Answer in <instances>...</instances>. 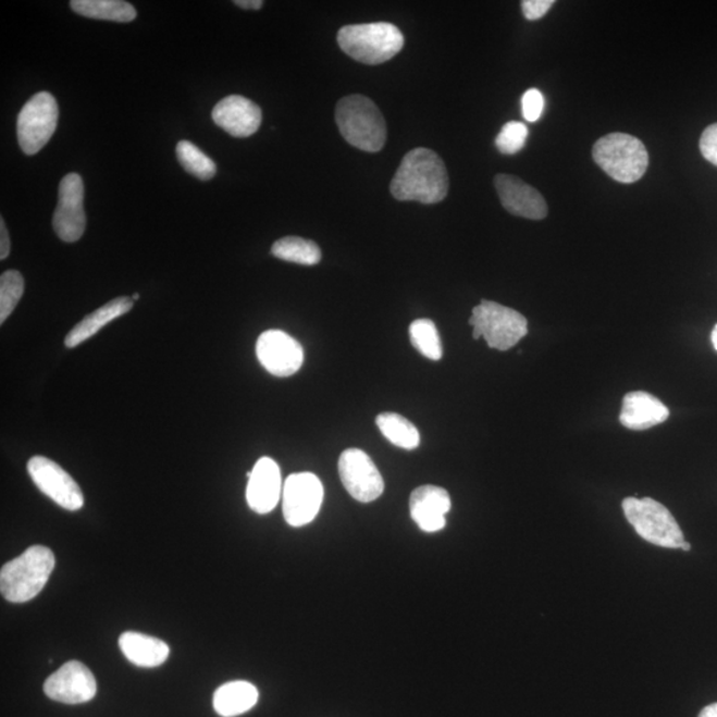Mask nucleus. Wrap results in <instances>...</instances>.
Instances as JSON below:
<instances>
[{
	"label": "nucleus",
	"mask_w": 717,
	"mask_h": 717,
	"mask_svg": "<svg viewBox=\"0 0 717 717\" xmlns=\"http://www.w3.org/2000/svg\"><path fill=\"white\" fill-rule=\"evenodd\" d=\"M448 190L449 177L444 161L427 148H416L404 156L391 183V193L399 201L437 203L447 197Z\"/></svg>",
	"instance_id": "obj_1"
},
{
	"label": "nucleus",
	"mask_w": 717,
	"mask_h": 717,
	"mask_svg": "<svg viewBox=\"0 0 717 717\" xmlns=\"http://www.w3.org/2000/svg\"><path fill=\"white\" fill-rule=\"evenodd\" d=\"M55 556L46 546L28 547L0 571V592L12 604H24L38 596L55 569Z\"/></svg>",
	"instance_id": "obj_2"
},
{
	"label": "nucleus",
	"mask_w": 717,
	"mask_h": 717,
	"mask_svg": "<svg viewBox=\"0 0 717 717\" xmlns=\"http://www.w3.org/2000/svg\"><path fill=\"white\" fill-rule=\"evenodd\" d=\"M337 128L348 144L376 153L387 141V124L375 102L361 95L346 96L335 110Z\"/></svg>",
	"instance_id": "obj_3"
},
{
	"label": "nucleus",
	"mask_w": 717,
	"mask_h": 717,
	"mask_svg": "<svg viewBox=\"0 0 717 717\" xmlns=\"http://www.w3.org/2000/svg\"><path fill=\"white\" fill-rule=\"evenodd\" d=\"M337 44L357 62L378 65L388 62L401 51L404 36L391 23L353 24L341 28Z\"/></svg>",
	"instance_id": "obj_4"
},
{
	"label": "nucleus",
	"mask_w": 717,
	"mask_h": 717,
	"mask_svg": "<svg viewBox=\"0 0 717 717\" xmlns=\"http://www.w3.org/2000/svg\"><path fill=\"white\" fill-rule=\"evenodd\" d=\"M593 159L602 171L622 184L636 183L648 168V152L644 144L620 132L599 138L593 147Z\"/></svg>",
	"instance_id": "obj_5"
},
{
	"label": "nucleus",
	"mask_w": 717,
	"mask_h": 717,
	"mask_svg": "<svg viewBox=\"0 0 717 717\" xmlns=\"http://www.w3.org/2000/svg\"><path fill=\"white\" fill-rule=\"evenodd\" d=\"M622 506L626 518L643 540L667 549L682 547V529L665 505L650 497H628Z\"/></svg>",
	"instance_id": "obj_6"
},
{
	"label": "nucleus",
	"mask_w": 717,
	"mask_h": 717,
	"mask_svg": "<svg viewBox=\"0 0 717 717\" xmlns=\"http://www.w3.org/2000/svg\"><path fill=\"white\" fill-rule=\"evenodd\" d=\"M469 324L475 341L484 337L487 346L498 351L515 347L528 334L527 318L503 305L482 300L472 311Z\"/></svg>",
	"instance_id": "obj_7"
},
{
	"label": "nucleus",
	"mask_w": 717,
	"mask_h": 717,
	"mask_svg": "<svg viewBox=\"0 0 717 717\" xmlns=\"http://www.w3.org/2000/svg\"><path fill=\"white\" fill-rule=\"evenodd\" d=\"M58 120L57 99L48 92L34 95L17 116V140L23 152L28 156L40 152L55 134Z\"/></svg>",
	"instance_id": "obj_8"
},
{
	"label": "nucleus",
	"mask_w": 717,
	"mask_h": 717,
	"mask_svg": "<svg viewBox=\"0 0 717 717\" xmlns=\"http://www.w3.org/2000/svg\"><path fill=\"white\" fill-rule=\"evenodd\" d=\"M321 480L312 473L288 475L282 492V509L288 526L300 528L316 520L323 503Z\"/></svg>",
	"instance_id": "obj_9"
},
{
	"label": "nucleus",
	"mask_w": 717,
	"mask_h": 717,
	"mask_svg": "<svg viewBox=\"0 0 717 717\" xmlns=\"http://www.w3.org/2000/svg\"><path fill=\"white\" fill-rule=\"evenodd\" d=\"M27 471L38 490L53 503L70 511L83 508L84 496L79 484L59 463L45 456H34L27 463Z\"/></svg>",
	"instance_id": "obj_10"
},
{
	"label": "nucleus",
	"mask_w": 717,
	"mask_h": 717,
	"mask_svg": "<svg viewBox=\"0 0 717 717\" xmlns=\"http://www.w3.org/2000/svg\"><path fill=\"white\" fill-rule=\"evenodd\" d=\"M53 231L64 243H76L86 232L84 184L77 173H70L59 185V202L52 220Z\"/></svg>",
	"instance_id": "obj_11"
},
{
	"label": "nucleus",
	"mask_w": 717,
	"mask_h": 717,
	"mask_svg": "<svg viewBox=\"0 0 717 717\" xmlns=\"http://www.w3.org/2000/svg\"><path fill=\"white\" fill-rule=\"evenodd\" d=\"M343 486L359 503L375 502L384 492L381 472L371 457L360 449H347L339 459Z\"/></svg>",
	"instance_id": "obj_12"
},
{
	"label": "nucleus",
	"mask_w": 717,
	"mask_h": 717,
	"mask_svg": "<svg viewBox=\"0 0 717 717\" xmlns=\"http://www.w3.org/2000/svg\"><path fill=\"white\" fill-rule=\"evenodd\" d=\"M256 349L259 363L276 378L292 376L304 366V347L281 330H270L259 336Z\"/></svg>",
	"instance_id": "obj_13"
},
{
	"label": "nucleus",
	"mask_w": 717,
	"mask_h": 717,
	"mask_svg": "<svg viewBox=\"0 0 717 717\" xmlns=\"http://www.w3.org/2000/svg\"><path fill=\"white\" fill-rule=\"evenodd\" d=\"M98 691L94 673L82 662L71 660L53 672L45 683V694L64 704L92 701Z\"/></svg>",
	"instance_id": "obj_14"
},
{
	"label": "nucleus",
	"mask_w": 717,
	"mask_h": 717,
	"mask_svg": "<svg viewBox=\"0 0 717 717\" xmlns=\"http://www.w3.org/2000/svg\"><path fill=\"white\" fill-rule=\"evenodd\" d=\"M494 186L499 201L510 214L528 220H544L547 215V203L537 189L523 183L511 174H497Z\"/></svg>",
	"instance_id": "obj_15"
},
{
	"label": "nucleus",
	"mask_w": 717,
	"mask_h": 717,
	"mask_svg": "<svg viewBox=\"0 0 717 717\" xmlns=\"http://www.w3.org/2000/svg\"><path fill=\"white\" fill-rule=\"evenodd\" d=\"M246 498L250 509L255 510L258 515H268L275 509L279 505L283 485L282 475L279 463L270 457H262L252 468L251 472H247Z\"/></svg>",
	"instance_id": "obj_16"
},
{
	"label": "nucleus",
	"mask_w": 717,
	"mask_h": 717,
	"mask_svg": "<svg viewBox=\"0 0 717 717\" xmlns=\"http://www.w3.org/2000/svg\"><path fill=\"white\" fill-rule=\"evenodd\" d=\"M213 122L234 137L256 134L262 123V111L255 101L239 95H231L217 102Z\"/></svg>",
	"instance_id": "obj_17"
},
{
	"label": "nucleus",
	"mask_w": 717,
	"mask_h": 717,
	"mask_svg": "<svg viewBox=\"0 0 717 717\" xmlns=\"http://www.w3.org/2000/svg\"><path fill=\"white\" fill-rule=\"evenodd\" d=\"M450 496L444 487L424 485L416 487L409 497V511L412 520L423 532L436 533L447 526V516L450 510Z\"/></svg>",
	"instance_id": "obj_18"
},
{
	"label": "nucleus",
	"mask_w": 717,
	"mask_h": 717,
	"mask_svg": "<svg viewBox=\"0 0 717 717\" xmlns=\"http://www.w3.org/2000/svg\"><path fill=\"white\" fill-rule=\"evenodd\" d=\"M670 418V409L658 397L635 391L625 396L620 424L631 431H646L650 428L665 423Z\"/></svg>",
	"instance_id": "obj_19"
},
{
	"label": "nucleus",
	"mask_w": 717,
	"mask_h": 717,
	"mask_svg": "<svg viewBox=\"0 0 717 717\" xmlns=\"http://www.w3.org/2000/svg\"><path fill=\"white\" fill-rule=\"evenodd\" d=\"M135 300L129 297H119L100 307V309L90 312L82 322L77 323L65 336L64 345L67 348H75L82 343L87 342L90 337L104 329L108 323L126 314L134 309Z\"/></svg>",
	"instance_id": "obj_20"
},
{
	"label": "nucleus",
	"mask_w": 717,
	"mask_h": 717,
	"mask_svg": "<svg viewBox=\"0 0 717 717\" xmlns=\"http://www.w3.org/2000/svg\"><path fill=\"white\" fill-rule=\"evenodd\" d=\"M119 646L126 659L144 668L164 665L171 653L168 644L161 639L134 631L124 632L119 639Z\"/></svg>",
	"instance_id": "obj_21"
},
{
	"label": "nucleus",
	"mask_w": 717,
	"mask_h": 717,
	"mask_svg": "<svg viewBox=\"0 0 717 717\" xmlns=\"http://www.w3.org/2000/svg\"><path fill=\"white\" fill-rule=\"evenodd\" d=\"M256 685L244 680L221 685L214 692L213 706L215 713L222 717H236L256 706L258 702Z\"/></svg>",
	"instance_id": "obj_22"
},
{
	"label": "nucleus",
	"mask_w": 717,
	"mask_h": 717,
	"mask_svg": "<svg viewBox=\"0 0 717 717\" xmlns=\"http://www.w3.org/2000/svg\"><path fill=\"white\" fill-rule=\"evenodd\" d=\"M71 9L90 20L128 23L136 20L137 12L123 0H72Z\"/></svg>",
	"instance_id": "obj_23"
},
{
	"label": "nucleus",
	"mask_w": 717,
	"mask_h": 717,
	"mask_svg": "<svg viewBox=\"0 0 717 717\" xmlns=\"http://www.w3.org/2000/svg\"><path fill=\"white\" fill-rule=\"evenodd\" d=\"M376 424L385 438L396 447L412 450L420 445V433L411 421L399 413L384 412L378 416Z\"/></svg>",
	"instance_id": "obj_24"
},
{
	"label": "nucleus",
	"mask_w": 717,
	"mask_h": 717,
	"mask_svg": "<svg viewBox=\"0 0 717 717\" xmlns=\"http://www.w3.org/2000/svg\"><path fill=\"white\" fill-rule=\"evenodd\" d=\"M271 255L282 261L314 267L321 262L322 251L312 240L299 237H285L271 247Z\"/></svg>",
	"instance_id": "obj_25"
},
{
	"label": "nucleus",
	"mask_w": 717,
	"mask_h": 717,
	"mask_svg": "<svg viewBox=\"0 0 717 717\" xmlns=\"http://www.w3.org/2000/svg\"><path fill=\"white\" fill-rule=\"evenodd\" d=\"M409 337L420 354L431 360L443 358V345L436 324L430 319H418L409 325Z\"/></svg>",
	"instance_id": "obj_26"
},
{
	"label": "nucleus",
	"mask_w": 717,
	"mask_h": 717,
	"mask_svg": "<svg viewBox=\"0 0 717 717\" xmlns=\"http://www.w3.org/2000/svg\"><path fill=\"white\" fill-rule=\"evenodd\" d=\"M177 159L186 172L202 181L212 180L217 173L215 162L190 141H180L176 148Z\"/></svg>",
	"instance_id": "obj_27"
},
{
	"label": "nucleus",
	"mask_w": 717,
	"mask_h": 717,
	"mask_svg": "<svg viewBox=\"0 0 717 717\" xmlns=\"http://www.w3.org/2000/svg\"><path fill=\"white\" fill-rule=\"evenodd\" d=\"M24 279L20 271L9 270L0 276V323L16 309L23 297Z\"/></svg>",
	"instance_id": "obj_28"
},
{
	"label": "nucleus",
	"mask_w": 717,
	"mask_h": 717,
	"mask_svg": "<svg viewBox=\"0 0 717 717\" xmlns=\"http://www.w3.org/2000/svg\"><path fill=\"white\" fill-rule=\"evenodd\" d=\"M529 131L523 123L509 122L503 126L496 138V147L504 154H516L526 147Z\"/></svg>",
	"instance_id": "obj_29"
},
{
	"label": "nucleus",
	"mask_w": 717,
	"mask_h": 717,
	"mask_svg": "<svg viewBox=\"0 0 717 717\" xmlns=\"http://www.w3.org/2000/svg\"><path fill=\"white\" fill-rule=\"evenodd\" d=\"M522 114L527 122L535 123L542 116L545 108V98L541 90L532 88L528 89L522 96Z\"/></svg>",
	"instance_id": "obj_30"
},
{
	"label": "nucleus",
	"mask_w": 717,
	"mask_h": 717,
	"mask_svg": "<svg viewBox=\"0 0 717 717\" xmlns=\"http://www.w3.org/2000/svg\"><path fill=\"white\" fill-rule=\"evenodd\" d=\"M699 147H701L703 158L717 166V123L709 125L703 132Z\"/></svg>",
	"instance_id": "obj_31"
},
{
	"label": "nucleus",
	"mask_w": 717,
	"mask_h": 717,
	"mask_svg": "<svg viewBox=\"0 0 717 717\" xmlns=\"http://www.w3.org/2000/svg\"><path fill=\"white\" fill-rule=\"evenodd\" d=\"M553 4L554 0H523L521 8L528 21H539L547 14Z\"/></svg>",
	"instance_id": "obj_32"
},
{
	"label": "nucleus",
	"mask_w": 717,
	"mask_h": 717,
	"mask_svg": "<svg viewBox=\"0 0 717 717\" xmlns=\"http://www.w3.org/2000/svg\"><path fill=\"white\" fill-rule=\"evenodd\" d=\"M10 237L4 220H0V259H5L10 255Z\"/></svg>",
	"instance_id": "obj_33"
},
{
	"label": "nucleus",
	"mask_w": 717,
	"mask_h": 717,
	"mask_svg": "<svg viewBox=\"0 0 717 717\" xmlns=\"http://www.w3.org/2000/svg\"><path fill=\"white\" fill-rule=\"evenodd\" d=\"M234 4L245 10H259L262 9L263 2L262 0H236Z\"/></svg>",
	"instance_id": "obj_34"
},
{
	"label": "nucleus",
	"mask_w": 717,
	"mask_h": 717,
	"mask_svg": "<svg viewBox=\"0 0 717 717\" xmlns=\"http://www.w3.org/2000/svg\"><path fill=\"white\" fill-rule=\"evenodd\" d=\"M699 717H717V703L710 704V706L703 708L702 713L699 714Z\"/></svg>",
	"instance_id": "obj_35"
},
{
	"label": "nucleus",
	"mask_w": 717,
	"mask_h": 717,
	"mask_svg": "<svg viewBox=\"0 0 717 717\" xmlns=\"http://www.w3.org/2000/svg\"><path fill=\"white\" fill-rule=\"evenodd\" d=\"M710 341H713V345L717 351V324L715 325V329L713 331V335H710Z\"/></svg>",
	"instance_id": "obj_36"
},
{
	"label": "nucleus",
	"mask_w": 717,
	"mask_h": 717,
	"mask_svg": "<svg viewBox=\"0 0 717 717\" xmlns=\"http://www.w3.org/2000/svg\"><path fill=\"white\" fill-rule=\"evenodd\" d=\"M683 552H690L691 551V544L689 542L684 541L682 544V547H680Z\"/></svg>",
	"instance_id": "obj_37"
},
{
	"label": "nucleus",
	"mask_w": 717,
	"mask_h": 717,
	"mask_svg": "<svg viewBox=\"0 0 717 717\" xmlns=\"http://www.w3.org/2000/svg\"><path fill=\"white\" fill-rule=\"evenodd\" d=\"M132 299H134L135 302H136V300L140 299V294H137V293L134 294V297H132Z\"/></svg>",
	"instance_id": "obj_38"
}]
</instances>
